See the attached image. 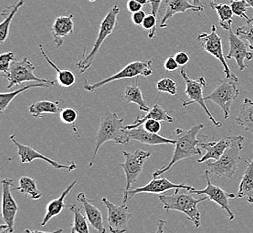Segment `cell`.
Segmentation results:
<instances>
[{
    "label": "cell",
    "instance_id": "6da1fadb",
    "mask_svg": "<svg viewBox=\"0 0 253 233\" xmlns=\"http://www.w3.org/2000/svg\"><path fill=\"white\" fill-rule=\"evenodd\" d=\"M203 128V124H197L188 130L177 128L175 131L177 138L176 144L174 145L175 149L172 155L171 160L168 165L156 170L153 173V177L156 178L162 176L164 173H166V171L170 170L179 161L189 159L195 155H200L202 149L200 146V143L202 140L198 138V135Z\"/></svg>",
    "mask_w": 253,
    "mask_h": 233
},
{
    "label": "cell",
    "instance_id": "7a4b0ae2",
    "mask_svg": "<svg viewBox=\"0 0 253 233\" xmlns=\"http://www.w3.org/2000/svg\"><path fill=\"white\" fill-rule=\"evenodd\" d=\"M123 123L124 119L119 117L117 113L115 112L106 111L103 114L95 137L93 160L90 163V167L93 165L98 151L100 150L101 146L104 143L113 141L118 145H127L130 142L131 138L125 128V126H123Z\"/></svg>",
    "mask_w": 253,
    "mask_h": 233
},
{
    "label": "cell",
    "instance_id": "3957f363",
    "mask_svg": "<svg viewBox=\"0 0 253 233\" xmlns=\"http://www.w3.org/2000/svg\"><path fill=\"white\" fill-rule=\"evenodd\" d=\"M184 189H176L174 194L170 195L160 194L158 198L161 203L164 205V209L166 213H170L171 211H179L186 214L188 219L191 221L197 228L200 226V210L198 208V205L207 199L209 197H202L196 199L190 192L187 194Z\"/></svg>",
    "mask_w": 253,
    "mask_h": 233
},
{
    "label": "cell",
    "instance_id": "277c9868",
    "mask_svg": "<svg viewBox=\"0 0 253 233\" xmlns=\"http://www.w3.org/2000/svg\"><path fill=\"white\" fill-rule=\"evenodd\" d=\"M244 136H233L230 146L224 151L220 159L214 162L207 160L206 164L210 173L221 178L233 179L238 169L239 162L242 160L241 151L244 148Z\"/></svg>",
    "mask_w": 253,
    "mask_h": 233
},
{
    "label": "cell",
    "instance_id": "5b68a950",
    "mask_svg": "<svg viewBox=\"0 0 253 233\" xmlns=\"http://www.w3.org/2000/svg\"><path fill=\"white\" fill-rule=\"evenodd\" d=\"M119 13H120V7L118 6L117 4H115V5H112V8L108 12L106 16L102 20L101 25H100L97 39L93 44V49L87 55H85V49H84L82 58L77 63L78 71L80 73H84L93 65V61L95 60V58H96L102 44L105 41L108 36L112 34L113 30L116 26Z\"/></svg>",
    "mask_w": 253,
    "mask_h": 233
},
{
    "label": "cell",
    "instance_id": "8992f818",
    "mask_svg": "<svg viewBox=\"0 0 253 233\" xmlns=\"http://www.w3.org/2000/svg\"><path fill=\"white\" fill-rule=\"evenodd\" d=\"M152 65H153V61L151 59L145 60V61H133L131 63L127 64L117 73L110 76L109 78H105L97 83H90L89 80L86 79L84 83V88L87 92H94L100 90L108 83L115 82L118 80L126 79V78H138L140 76L146 77V78L150 77L154 73Z\"/></svg>",
    "mask_w": 253,
    "mask_h": 233
},
{
    "label": "cell",
    "instance_id": "52a82bcc",
    "mask_svg": "<svg viewBox=\"0 0 253 233\" xmlns=\"http://www.w3.org/2000/svg\"><path fill=\"white\" fill-rule=\"evenodd\" d=\"M34 63L30 60L29 58H25L20 61H13L11 64L8 72L4 74L5 77L8 80L7 88L11 89L14 86L19 85L21 83H28V82H35V83H48L54 85L57 83V80L50 81L49 79L37 78L34 75Z\"/></svg>",
    "mask_w": 253,
    "mask_h": 233
},
{
    "label": "cell",
    "instance_id": "ba28073f",
    "mask_svg": "<svg viewBox=\"0 0 253 233\" xmlns=\"http://www.w3.org/2000/svg\"><path fill=\"white\" fill-rule=\"evenodd\" d=\"M237 83V81L232 78L220 79L219 83L214 91L204 97L205 101H212L223 110L225 119H228L232 104L240 94Z\"/></svg>",
    "mask_w": 253,
    "mask_h": 233
},
{
    "label": "cell",
    "instance_id": "9c48e42d",
    "mask_svg": "<svg viewBox=\"0 0 253 233\" xmlns=\"http://www.w3.org/2000/svg\"><path fill=\"white\" fill-rule=\"evenodd\" d=\"M122 155L124 156L125 161L121 163L120 166L126 176V187L123 190V192H126L131 189L133 184L141 175L146 160L151 157L152 154L147 151L136 149L134 153L122 151Z\"/></svg>",
    "mask_w": 253,
    "mask_h": 233
},
{
    "label": "cell",
    "instance_id": "30bf717a",
    "mask_svg": "<svg viewBox=\"0 0 253 233\" xmlns=\"http://www.w3.org/2000/svg\"><path fill=\"white\" fill-rule=\"evenodd\" d=\"M180 74H181L182 78L185 81V93L187 94V96L190 99V101L186 102V101L180 98V101L182 102V106L187 107V106H189L190 104H193V103L200 104L214 126L216 127H221L222 123L217 121L214 118V116L212 115V113L210 112V110L207 107V105L205 104V99L203 97V88L207 86V81H206L204 77H200L197 80H192L191 78H189L185 69H183V68L180 70Z\"/></svg>",
    "mask_w": 253,
    "mask_h": 233
},
{
    "label": "cell",
    "instance_id": "8fae6325",
    "mask_svg": "<svg viewBox=\"0 0 253 233\" xmlns=\"http://www.w3.org/2000/svg\"><path fill=\"white\" fill-rule=\"evenodd\" d=\"M198 39L200 40L201 47L205 51L214 56L217 58L224 67V72L226 78H232L235 81L239 82L237 76L232 72L229 68L228 64L226 62V58H224V50H223V42L222 38L219 34H217V27L216 25H212V31L210 33H202L198 36Z\"/></svg>",
    "mask_w": 253,
    "mask_h": 233
},
{
    "label": "cell",
    "instance_id": "7c38bea8",
    "mask_svg": "<svg viewBox=\"0 0 253 233\" xmlns=\"http://www.w3.org/2000/svg\"><path fill=\"white\" fill-rule=\"evenodd\" d=\"M176 189H184V190H193L195 188L186 185L185 183L176 184L171 182L166 178H159L156 177L151 180L149 183L139 187V188H131L130 190H127L126 192H123V197H122V203L126 204L127 201L131 200L136 194L139 193H151V194H162L166 191L169 190H176Z\"/></svg>",
    "mask_w": 253,
    "mask_h": 233
},
{
    "label": "cell",
    "instance_id": "4fadbf2b",
    "mask_svg": "<svg viewBox=\"0 0 253 233\" xmlns=\"http://www.w3.org/2000/svg\"><path fill=\"white\" fill-rule=\"evenodd\" d=\"M102 203L107 208V224L110 232L112 233H126L128 229L129 220L132 217V214L126 204L122 203L117 206L107 197H103Z\"/></svg>",
    "mask_w": 253,
    "mask_h": 233
},
{
    "label": "cell",
    "instance_id": "5bb4252c",
    "mask_svg": "<svg viewBox=\"0 0 253 233\" xmlns=\"http://www.w3.org/2000/svg\"><path fill=\"white\" fill-rule=\"evenodd\" d=\"M205 178L207 180V187L204 190H190V194H196L198 195L200 194H205L209 197V199L211 201H214V203L219 205L220 207L224 209L228 214L229 220L233 221L234 219V214L232 210L230 208V204L229 200L234 199L236 198V195L233 193H228L225 190L221 189L218 186H215L210 181V171L206 170L205 171Z\"/></svg>",
    "mask_w": 253,
    "mask_h": 233
},
{
    "label": "cell",
    "instance_id": "9a60e30c",
    "mask_svg": "<svg viewBox=\"0 0 253 233\" xmlns=\"http://www.w3.org/2000/svg\"><path fill=\"white\" fill-rule=\"evenodd\" d=\"M10 138L15 144V146L17 147V155L19 156L20 160L22 163H32L35 160H42L43 161H46L47 163H49V165L52 166L56 170L65 169V170H68V171H73L78 169V165L75 163V161H71L68 164H61L58 161L51 160L49 157L43 155L38 151L34 149L32 146H25V145L21 144L16 139L15 135H12L10 136Z\"/></svg>",
    "mask_w": 253,
    "mask_h": 233
},
{
    "label": "cell",
    "instance_id": "2e32d148",
    "mask_svg": "<svg viewBox=\"0 0 253 233\" xmlns=\"http://www.w3.org/2000/svg\"><path fill=\"white\" fill-rule=\"evenodd\" d=\"M12 188H14V181L12 179L5 178L2 180L3 202L1 215L4 219L5 224L8 226V233H13L15 230V218L19 211L18 204L16 203L12 193Z\"/></svg>",
    "mask_w": 253,
    "mask_h": 233
},
{
    "label": "cell",
    "instance_id": "e0dca14e",
    "mask_svg": "<svg viewBox=\"0 0 253 233\" xmlns=\"http://www.w3.org/2000/svg\"><path fill=\"white\" fill-rule=\"evenodd\" d=\"M228 32L230 49L228 54L226 55V58L235 59L239 70L244 71L247 68L244 61L253 60V54L249 50V45L245 43L241 37H239L236 33L233 31L232 27L228 30Z\"/></svg>",
    "mask_w": 253,
    "mask_h": 233
},
{
    "label": "cell",
    "instance_id": "ac0fdd59",
    "mask_svg": "<svg viewBox=\"0 0 253 233\" xmlns=\"http://www.w3.org/2000/svg\"><path fill=\"white\" fill-rule=\"evenodd\" d=\"M77 199L83 205L84 213L87 217V221L89 224H91V226L99 233H106L107 230L104 227V224H103L102 213L94 205L93 200L89 199L87 195L84 192H80L78 194Z\"/></svg>",
    "mask_w": 253,
    "mask_h": 233
},
{
    "label": "cell",
    "instance_id": "d6986e66",
    "mask_svg": "<svg viewBox=\"0 0 253 233\" xmlns=\"http://www.w3.org/2000/svg\"><path fill=\"white\" fill-rule=\"evenodd\" d=\"M189 10L193 12H203L205 7L190 4L189 0H166V11L165 15L161 20L160 28L167 27V21L176 14L185 13Z\"/></svg>",
    "mask_w": 253,
    "mask_h": 233
},
{
    "label": "cell",
    "instance_id": "ffe728a7",
    "mask_svg": "<svg viewBox=\"0 0 253 233\" xmlns=\"http://www.w3.org/2000/svg\"><path fill=\"white\" fill-rule=\"evenodd\" d=\"M131 139L148 146H159V145H175L176 139L166 138L159 134L146 131L143 125L134 129L127 130Z\"/></svg>",
    "mask_w": 253,
    "mask_h": 233
},
{
    "label": "cell",
    "instance_id": "44dd1931",
    "mask_svg": "<svg viewBox=\"0 0 253 233\" xmlns=\"http://www.w3.org/2000/svg\"><path fill=\"white\" fill-rule=\"evenodd\" d=\"M232 142V136H224L219 141L201 142L200 146L206 150L204 155L198 160L199 163H203L207 160H217L223 155L224 151L227 149Z\"/></svg>",
    "mask_w": 253,
    "mask_h": 233
},
{
    "label": "cell",
    "instance_id": "7402d4cb",
    "mask_svg": "<svg viewBox=\"0 0 253 233\" xmlns=\"http://www.w3.org/2000/svg\"><path fill=\"white\" fill-rule=\"evenodd\" d=\"M73 18L74 15H70L68 16H59L55 20L51 27V34L58 49H60L63 46L64 39L73 33Z\"/></svg>",
    "mask_w": 253,
    "mask_h": 233
},
{
    "label": "cell",
    "instance_id": "603a6c76",
    "mask_svg": "<svg viewBox=\"0 0 253 233\" xmlns=\"http://www.w3.org/2000/svg\"><path fill=\"white\" fill-rule=\"evenodd\" d=\"M247 168L242 177L239 185V198H246L250 204H253V158L244 160Z\"/></svg>",
    "mask_w": 253,
    "mask_h": 233
},
{
    "label": "cell",
    "instance_id": "cb8c5ba5",
    "mask_svg": "<svg viewBox=\"0 0 253 233\" xmlns=\"http://www.w3.org/2000/svg\"><path fill=\"white\" fill-rule=\"evenodd\" d=\"M77 183H78V180H74L71 184L68 185V188H67L66 190H63L62 194H60L59 197L49 202L48 205H47L46 214H45V216H44L42 223L41 224V226H42V227L46 226L51 219L61 214V212H62L64 209H65V207H66L65 199H66V197L68 196L69 192L73 190L74 187L76 186Z\"/></svg>",
    "mask_w": 253,
    "mask_h": 233
},
{
    "label": "cell",
    "instance_id": "d4e9b609",
    "mask_svg": "<svg viewBox=\"0 0 253 233\" xmlns=\"http://www.w3.org/2000/svg\"><path fill=\"white\" fill-rule=\"evenodd\" d=\"M148 118H154L156 120L159 121L167 122V123H173L174 122V118L172 116H170L166 110L162 107L159 104L156 103L153 107L150 109L149 112H146V116H137L135 122L132 125H128V126H125V128L126 130H130V129H134L138 126H142L143 123L146 121V119Z\"/></svg>",
    "mask_w": 253,
    "mask_h": 233
},
{
    "label": "cell",
    "instance_id": "484cf974",
    "mask_svg": "<svg viewBox=\"0 0 253 233\" xmlns=\"http://www.w3.org/2000/svg\"><path fill=\"white\" fill-rule=\"evenodd\" d=\"M235 122L238 126H243L246 131L253 135V102L251 99H244Z\"/></svg>",
    "mask_w": 253,
    "mask_h": 233
},
{
    "label": "cell",
    "instance_id": "4316f807",
    "mask_svg": "<svg viewBox=\"0 0 253 233\" xmlns=\"http://www.w3.org/2000/svg\"><path fill=\"white\" fill-rule=\"evenodd\" d=\"M123 98L126 103L136 104L142 112H147L150 111V108L143 97L141 89L138 85V80H136V83L132 85H126L123 93Z\"/></svg>",
    "mask_w": 253,
    "mask_h": 233
},
{
    "label": "cell",
    "instance_id": "83f0119b",
    "mask_svg": "<svg viewBox=\"0 0 253 233\" xmlns=\"http://www.w3.org/2000/svg\"><path fill=\"white\" fill-rule=\"evenodd\" d=\"M39 49L41 50L42 54L43 55L44 58H46V60L48 61V63L55 69V71L57 72V83H59L60 86H62L64 88H69L72 87L74 84L76 83V76L75 74L68 70V69H60V68L54 63L53 60H51L50 58L48 57V55L45 52L43 47L42 44L39 45Z\"/></svg>",
    "mask_w": 253,
    "mask_h": 233
},
{
    "label": "cell",
    "instance_id": "f1b7e54d",
    "mask_svg": "<svg viewBox=\"0 0 253 233\" xmlns=\"http://www.w3.org/2000/svg\"><path fill=\"white\" fill-rule=\"evenodd\" d=\"M59 102L39 101L34 102L29 107V113L35 118H42L45 113L57 114L61 111L59 108Z\"/></svg>",
    "mask_w": 253,
    "mask_h": 233
},
{
    "label": "cell",
    "instance_id": "f546056e",
    "mask_svg": "<svg viewBox=\"0 0 253 233\" xmlns=\"http://www.w3.org/2000/svg\"><path fill=\"white\" fill-rule=\"evenodd\" d=\"M53 86L51 83H35L32 84H28L25 87L21 88L19 90H16L14 92H2L0 94V110L1 112H5V110L8 108L11 102L17 97L20 93L28 91L30 89H34V88H49Z\"/></svg>",
    "mask_w": 253,
    "mask_h": 233
},
{
    "label": "cell",
    "instance_id": "4dcf8cb0",
    "mask_svg": "<svg viewBox=\"0 0 253 233\" xmlns=\"http://www.w3.org/2000/svg\"><path fill=\"white\" fill-rule=\"evenodd\" d=\"M14 190H18L21 194H28L31 198L38 200L42 196V192L37 188V185L34 179L24 176L19 180V186L13 188Z\"/></svg>",
    "mask_w": 253,
    "mask_h": 233
},
{
    "label": "cell",
    "instance_id": "1f68e13d",
    "mask_svg": "<svg viewBox=\"0 0 253 233\" xmlns=\"http://www.w3.org/2000/svg\"><path fill=\"white\" fill-rule=\"evenodd\" d=\"M210 6L217 13L219 16V25L224 30L228 31L234 22V12L231 6L225 4L210 3Z\"/></svg>",
    "mask_w": 253,
    "mask_h": 233
},
{
    "label": "cell",
    "instance_id": "d6a6232c",
    "mask_svg": "<svg viewBox=\"0 0 253 233\" xmlns=\"http://www.w3.org/2000/svg\"><path fill=\"white\" fill-rule=\"evenodd\" d=\"M24 5H25V0H19L17 3H15V5H13L10 7L11 11L8 13L5 21L0 25V43H5V40L8 37V34H9L12 20L15 17L18 10Z\"/></svg>",
    "mask_w": 253,
    "mask_h": 233
},
{
    "label": "cell",
    "instance_id": "836d02e7",
    "mask_svg": "<svg viewBox=\"0 0 253 233\" xmlns=\"http://www.w3.org/2000/svg\"><path fill=\"white\" fill-rule=\"evenodd\" d=\"M70 211L74 214V222L71 228V233H89V226H88L86 218L84 216L81 210L78 208L76 204H71L69 206Z\"/></svg>",
    "mask_w": 253,
    "mask_h": 233
},
{
    "label": "cell",
    "instance_id": "e575fe53",
    "mask_svg": "<svg viewBox=\"0 0 253 233\" xmlns=\"http://www.w3.org/2000/svg\"><path fill=\"white\" fill-rule=\"evenodd\" d=\"M235 33L243 39H246L248 41L249 48L253 50V17L246 20L245 25L237 27Z\"/></svg>",
    "mask_w": 253,
    "mask_h": 233
},
{
    "label": "cell",
    "instance_id": "d590c367",
    "mask_svg": "<svg viewBox=\"0 0 253 233\" xmlns=\"http://www.w3.org/2000/svg\"><path fill=\"white\" fill-rule=\"evenodd\" d=\"M156 89L158 92H166L170 95H176L178 91L175 80L169 78H162L156 82Z\"/></svg>",
    "mask_w": 253,
    "mask_h": 233
},
{
    "label": "cell",
    "instance_id": "8d00e7d4",
    "mask_svg": "<svg viewBox=\"0 0 253 233\" xmlns=\"http://www.w3.org/2000/svg\"><path fill=\"white\" fill-rule=\"evenodd\" d=\"M230 6L234 12V15L248 20L249 16L247 15V10H248L250 5L247 4L245 0H231L230 2Z\"/></svg>",
    "mask_w": 253,
    "mask_h": 233
},
{
    "label": "cell",
    "instance_id": "74e56055",
    "mask_svg": "<svg viewBox=\"0 0 253 233\" xmlns=\"http://www.w3.org/2000/svg\"><path fill=\"white\" fill-rule=\"evenodd\" d=\"M61 121L67 125H75V122L78 119V112L73 108L67 107L61 109L59 112Z\"/></svg>",
    "mask_w": 253,
    "mask_h": 233
},
{
    "label": "cell",
    "instance_id": "f35d334b",
    "mask_svg": "<svg viewBox=\"0 0 253 233\" xmlns=\"http://www.w3.org/2000/svg\"><path fill=\"white\" fill-rule=\"evenodd\" d=\"M157 18L156 15L150 14V15H146V18L144 20L142 27L145 30H148L149 34H148V38L153 39L156 36V30H157Z\"/></svg>",
    "mask_w": 253,
    "mask_h": 233
},
{
    "label": "cell",
    "instance_id": "ab89813d",
    "mask_svg": "<svg viewBox=\"0 0 253 233\" xmlns=\"http://www.w3.org/2000/svg\"><path fill=\"white\" fill-rule=\"evenodd\" d=\"M15 54L12 51L1 54L0 56V71L2 75L8 72L11 64L15 61Z\"/></svg>",
    "mask_w": 253,
    "mask_h": 233
},
{
    "label": "cell",
    "instance_id": "60d3db41",
    "mask_svg": "<svg viewBox=\"0 0 253 233\" xmlns=\"http://www.w3.org/2000/svg\"><path fill=\"white\" fill-rule=\"evenodd\" d=\"M160 122L159 120L154 119V118H148L143 123V126L146 131L158 134L160 132L161 127H162Z\"/></svg>",
    "mask_w": 253,
    "mask_h": 233
},
{
    "label": "cell",
    "instance_id": "b9f144b4",
    "mask_svg": "<svg viewBox=\"0 0 253 233\" xmlns=\"http://www.w3.org/2000/svg\"><path fill=\"white\" fill-rule=\"evenodd\" d=\"M164 67L167 71H175L180 66H179V64L177 63L175 58L170 56V57L166 58L165 64H164Z\"/></svg>",
    "mask_w": 253,
    "mask_h": 233
},
{
    "label": "cell",
    "instance_id": "7bdbcfd3",
    "mask_svg": "<svg viewBox=\"0 0 253 233\" xmlns=\"http://www.w3.org/2000/svg\"><path fill=\"white\" fill-rule=\"evenodd\" d=\"M174 58H175L177 63L179 64V66H180V67H184V66H186L187 64L190 62V60L189 54L187 53V52H184V51H180V52L176 53Z\"/></svg>",
    "mask_w": 253,
    "mask_h": 233
},
{
    "label": "cell",
    "instance_id": "ee69618b",
    "mask_svg": "<svg viewBox=\"0 0 253 233\" xmlns=\"http://www.w3.org/2000/svg\"><path fill=\"white\" fill-rule=\"evenodd\" d=\"M146 14L145 11H137L136 13L132 14V21L136 25H142L144 20L146 18Z\"/></svg>",
    "mask_w": 253,
    "mask_h": 233
},
{
    "label": "cell",
    "instance_id": "f6af8a7d",
    "mask_svg": "<svg viewBox=\"0 0 253 233\" xmlns=\"http://www.w3.org/2000/svg\"><path fill=\"white\" fill-rule=\"evenodd\" d=\"M126 7H127V10L133 14V13H136L137 11L142 10L143 5L136 0H128L126 3Z\"/></svg>",
    "mask_w": 253,
    "mask_h": 233
},
{
    "label": "cell",
    "instance_id": "bcb514c9",
    "mask_svg": "<svg viewBox=\"0 0 253 233\" xmlns=\"http://www.w3.org/2000/svg\"><path fill=\"white\" fill-rule=\"evenodd\" d=\"M163 0H149V4L151 5L152 14L154 15H157L158 11L160 9L161 4Z\"/></svg>",
    "mask_w": 253,
    "mask_h": 233
},
{
    "label": "cell",
    "instance_id": "7dc6e473",
    "mask_svg": "<svg viewBox=\"0 0 253 233\" xmlns=\"http://www.w3.org/2000/svg\"><path fill=\"white\" fill-rule=\"evenodd\" d=\"M166 222L164 220H159L158 223H157V230H156V233H161V232H166L168 231L167 229L164 228V225H166Z\"/></svg>",
    "mask_w": 253,
    "mask_h": 233
},
{
    "label": "cell",
    "instance_id": "c3c4849f",
    "mask_svg": "<svg viewBox=\"0 0 253 233\" xmlns=\"http://www.w3.org/2000/svg\"><path fill=\"white\" fill-rule=\"evenodd\" d=\"M138 3H140L143 6L147 5L149 3V0H136Z\"/></svg>",
    "mask_w": 253,
    "mask_h": 233
},
{
    "label": "cell",
    "instance_id": "681fc988",
    "mask_svg": "<svg viewBox=\"0 0 253 233\" xmlns=\"http://www.w3.org/2000/svg\"><path fill=\"white\" fill-rule=\"evenodd\" d=\"M193 4L195 5H198V6H203L200 3V0H193Z\"/></svg>",
    "mask_w": 253,
    "mask_h": 233
},
{
    "label": "cell",
    "instance_id": "f907efd6",
    "mask_svg": "<svg viewBox=\"0 0 253 233\" xmlns=\"http://www.w3.org/2000/svg\"><path fill=\"white\" fill-rule=\"evenodd\" d=\"M247 2V4L250 5V7H252L253 9V0H245Z\"/></svg>",
    "mask_w": 253,
    "mask_h": 233
},
{
    "label": "cell",
    "instance_id": "816d5d0a",
    "mask_svg": "<svg viewBox=\"0 0 253 233\" xmlns=\"http://www.w3.org/2000/svg\"><path fill=\"white\" fill-rule=\"evenodd\" d=\"M89 1H90V2H95L96 0H89Z\"/></svg>",
    "mask_w": 253,
    "mask_h": 233
},
{
    "label": "cell",
    "instance_id": "f5cc1de1",
    "mask_svg": "<svg viewBox=\"0 0 253 233\" xmlns=\"http://www.w3.org/2000/svg\"><path fill=\"white\" fill-rule=\"evenodd\" d=\"M212 1H214H214H215V0H212Z\"/></svg>",
    "mask_w": 253,
    "mask_h": 233
}]
</instances>
